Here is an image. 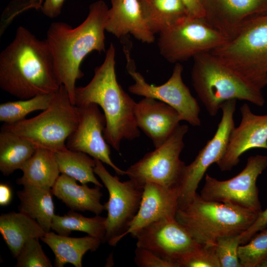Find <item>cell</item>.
Segmentation results:
<instances>
[{
    "instance_id": "2",
    "label": "cell",
    "mask_w": 267,
    "mask_h": 267,
    "mask_svg": "<svg viewBox=\"0 0 267 267\" xmlns=\"http://www.w3.org/2000/svg\"><path fill=\"white\" fill-rule=\"evenodd\" d=\"M109 8L101 0L91 3L86 19L73 28L63 22L49 26L45 39L53 56L59 80L75 105V83L84 73L80 66L92 51H105V31Z\"/></svg>"
},
{
    "instance_id": "34",
    "label": "cell",
    "mask_w": 267,
    "mask_h": 267,
    "mask_svg": "<svg viewBox=\"0 0 267 267\" xmlns=\"http://www.w3.org/2000/svg\"><path fill=\"white\" fill-rule=\"evenodd\" d=\"M178 267H221L214 245L199 244L184 256Z\"/></svg>"
},
{
    "instance_id": "30",
    "label": "cell",
    "mask_w": 267,
    "mask_h": 267,
    "mask_svg": "<svg viewBox=\"0 0 267 267\" xmlns=\"http://www.w3.org/2000/svg\"><path fill=\"white\" fill-rule=\"evenodd\" d=\"M55 93L41 94L27 99L1 103L0 121L5 124L13 123L25 119L26 116L32 112L46 109L51 103Z\"/></svg>"
},
{
    "instance_id": "7",
    "label": "cell",
    "mask_w": 267,
    "mask_h": 267,
    "mask_svg": "<svg viewBox=\"0 0 267 267\" xmlns=\"http://www.w3.org/2000/svg\"><path fill=\"white\" fill-rule=\"evenodd\" d=\"M210 52L262 89L267 85V14L249 21Z\"/></svg>"
},
{
    "instance_id": "4",
    "label": "cell",
    "mask_w": 267,
    "mask_h": 267,
    "mask_svg": "<svg viewBox=\"0 0 267 267\" xmlns=\"http://www.w3.org/2000/svg\"><path fill=\"white\" fill-rule=\"evenodd\" d=\"M258 214L231 203L204 200L197 193L178 207L175 217L195 242L212 245L220 238L241 234Z\"/></svg>"
},
{
    "instance_id": "20",
    "label": "cell",
    "mask_w": 267,
    "mask_h": 267,
    "mask_svg": "<svg viewBox=\"0 0 267 267\" xmlns=\"http://www.w3.org/2000/svg\"><path fill=\"white\" fill-rule=\"evenodd\" d=\"M105 30L117 38L132 35L140 42L151 44L154 34L143 15L139 0H110Z\"/></svg>"
},
{
    "instance_id": "38",
    "label": "cell",
    "mask_w": 267,
    "mask_h": 267,
    "mask_svg": "<svg viewBox=\"0 0 267 267\" xmlns=\"http://www.w3.org/2000/svg\"><path fill=\"white\" fill-rule=\"evenodd\" d=\"M189 15L203 18L204 11L202 0H182Z\"/></svg>"
},
{
    "instance_id": "3",
    "label": "cell",
    "mask_w": 267,
    "mask_h": 267,
    "mask_svg": "<svg viewBox=\"0 0 267 267\" xmlns=\"http://www.w3.org/2000/svg\"><path fill=\"white\" fill-rule=\"evenodd\" d=\"M115 53V48L111 43L103 62L95 68L91 81L84 87H76L75 105L95 103L101 107L106 119L104 137L119 151L123 140L138 137L140 131L135 116L136 102L117 80Z\"/></svg>"
},
{
    "instance_id": "1",
    "label": "cell",
    "mask_w": 267,
    "mask_h": 267,
    "mask_svg": "<svg viewBox=\"0 0 267 267\" xmlns=\"http://www.w3.org/2000/svg\"><path fill=\"white\" fill-rule=\"evenodd\" d=\"M61 84L46 40L19 26L0 54V88L21 99L56 92Z\"/></svg>"
},
{
    "instance_id": "32",
    "label": "cell",
    "mask_w": 267,
    "mask_h": 267,
    "mask_svg": "<svg viewBox=\"0 0 267 267\" xmlns=\"http://www.w3.org/2000/svg\"><path fill=\"white\" fill-rule=\"evenodd\" d=\"M40 238H32L26 242L15 258L17 267H52L50 260L44 252Z\"/></svg>"
},
{
    "instance_id": "15",
    "label": "cell",
    "mask_w": 267,
    "mask_h": 267,
    "mask_svg": "<svg viewBox=\"0 0 267 267\" xmlns=\"http://www.w3.org/2000/svg\"><path fill=\"white\" fill-rule=\"evenodd\" d=\"M95 103L77 106L79 123L75 130L68 137V149L83 152L111 167L119 175H126L125 171L118 168L110 158V149L103 132L106 126L104 114Z\"/></svg>"
},
{
    "instance_id": "37",
    "label": "cell",
    "mask_w": 267,
    "mask_h": 267,
    "mask_svg": "<svg viewBox=\"0 0 267 267\" xmlns=\"http://www.w3.org/2000/svg\"><path fill=\"white\" fill-rule=\"evenodd\" d=\"M66 0H43L41 10L49 18H55L61 13Z\"/></svg>"
},
{
    "instance_id": "25",
    "label": "cell",
    "mask_w": 267,
    "mask_h": 267,
    "mask_svg": "<svg viewBox=\"0 0 267 267\" xmlns=\"http://www.w3.org/2000/svg\"><path fill=\"white\" fill-rule=\"evenodd\" d=\"M145 22L154 34H160L188 15L182 0H139Z\"/></svg>"
},
{
    "instance_id": "39",
    "label": "cell",
    "mask_w": 267,
    "mask_h": 267,
    "mask_svg": "<svg viewBox=\"0 0 267 267\" xmlns=\"http://www.w3.org/2000/svg\"><path fill=\"white\" fill-rule=\"evenodd\" d=\"M12 193L10 187L6 183L0 184V205L6 206L9 204L12 199Z\"/></svg>"
},
{
    "instance_id": "13",
    "label": "cell",
    "mask_w": 267,
    "mask_h": 267,
    "mask_svg": "<svg viewBox=\"0 0 267 267\" xmlns=\"http://www.w3.org/2000/svg\"><path fill=\"white\" fill-rule=\"evenodd\" d=\"M236 104V99H231L222 105V117L215 134L200 150L194 161L186 165L179 186L178 207L185 204L195 195L207 169L223 156L231 133L235 128L233 116Z\"/></svg>"
},
{
    "instance_id": "6",
    "label": "cell",
    "mask_w": 267,
    "mask_h": 267,
    "mask_svg": "<svg viewBox=\"0 0 267 267\" xmlns=\"http://www.w3.org/2000/svg\"><path fill=\"white\" fill-rule=\"evenodd\" d=\"M79 123L77 107L61 85L49 107L30 119L5 124L1 129L10 131L32 142L37 148L54 153L67 150L66 140Z\"/></svg>"
},
{
    "instance_id": "18",
    "label": "cell",
    "mask_w": 267,
    "mask_h": 267,
    "mask_svg": "<svg viewBox=\"0 0 267 267\" xmlns=\"http://www.w3.org/2000/svg\"><path fill=\"white\" fill-rule=\"evenodd\" d=\"M179 191V188L170 189L154 183H146L138 210L121 239L156 221L175 217Z\"/></svg>"
},
{
    "instance_id": "9",
    "label": "cell",
    "mask_w": 267,
    "mask_h": 267,
    "mask_svg": "<svg viewBox=\"0 0 267 267\" xmlns=\"http://www.w3.org/2000/svg\"><path fill=\"white\" fill-rule=\"evenodd\" d=\"M228 40L203 18L187 15L159 34L158 46L165 59L176 64L210 52Z\"/></svg>"
},
{
    "instance_id": "11",
    "label": "cell",
    "mask_w": 267,
    "mask_h": 267,
    "mask_svg": "<svg viewBox=\"0 0 267 267\" xmlns=\"http://www.w3.org/2000/svg\"><path fill=\"white\" fill-rule=\"evenodd\" d=\"M130 48L124 45L126 68L134 83L130 86L131 93L144 97H150L164 102L174 108L179 114L181 121H185L194 127L201 125L199 117L200 108L196 99L184 83L182 74L183 67L176 63L168 80L159 86L149 84L142 75L136 71V67L130 52Z\"/></svg>"
},
{
    "instance_id": "21",
    "label": "cell",
    "mask_w": 267,
    "mask_h": 267,
    "mask_svg": "<svg viewBox=\"0 0 267 267\" xmlns=\"http://www.w3.org/2000/svg\"><path fill=\"white\" fill-rule=\"evenodd\" d=\"M100 187H89L87 184L79 185L77 180L66 175L59 176L51 189L53 195L73 211H89L99 215L105 207L100 202L102 193Z\"/></svg>"
},
{
    "instance_id": "31",
    "label": "cell",
    "mask_w": 267,
    "mask_h": 267,
    "mask_svg": "<svg viewBox=\"0 0 267 267\" xmlns=\"http://www.w3.org/2000/svg\"><path fill=\"white\" fill-rule=\"evenodd\" d=\"M242 267H260L267 260V226L238 247Z\"/></svg>"
},
{
    "instance_id": "27",
    "label": "cell",
    "mask_w": 267,
    "mask_h": 267,
    "mask_svg": "<svg viewBox=\"0 0 267 267\" xmlns=\"http://www.w3.org/2000/svg\"><path fill=\"white\" fill-rule=\"evenodd\" d=\"M37 146L28 139L10 131L0 133V171L8 176L21 169L32 157Z\"/></svg>"
},
{
    "instance_id": "14",
    "label": "cell",
    "mask_w": 267,
    "mask_h": 267,
    "mask_svg": "<svg viewBox=\"0 0 267 267\" xmlns=\"http://www.w3.org/2000/svg\"><path fill=\"white\" fill-rule=\"evenodd\" d=\"M136 246L152 251L178 267V263L199 244L176 220L161 219L143 227L132 235Z\"/></svg>"
},
{
    "instance_id": "23",
    "label": "cell",
    "mask_w": 267,
    "mask_h": 267,
    "mask_svg": "<svg viewBox=\"0 0 267 267\" xmlns=\"http://www.w3.org/2000/svg\"><path fill=\"white\" fill-rule=\"evenodd\" d=\"M20 170L23 175L17 179L18 184L47 190H51L60 173L55 153L43 148H37Z\"/></svg>"
},
{
    "instance_id": "24",
    "label": "cell",
    "mask_w": 267,
    "mask_h": 267,
    "mask_svg": "<svg viewBox=\"0 0 267 267\" xmlns=\"http://www.w3.org/2000/svg\"><path fill=\"white\" fill-rule=\"evenodd\" d=\"M0 232L14 258L26 242L46 233L36 221L21 212L2 214Z\"/></svg>"
},
{
    "instance_id": "10",
    "label": "cell",
    "mask_w": 267,
    "mask_h": 267,
    "mask_svg": "<svg viewBox=\"0 0 267 267\" xmlns=\"http://www.w3.org/2000/svg\"><path fill=\"white\" fill-rule=\"evenodd\" d=\"M94 159V172L109 193L108 200L104 204L107 211L104 241L115 246L121 240L138 210L143 188L130 178L120 181L117 176L108 172L101 161Z\"/></svg>"
},
{
    "instance_id": "26",
    "label": "cell",
    "mask_w": 267,
    "mask_h": 267,
    "mask_svg": "<svg viewBox=\"0 0 267 267\" xmlns=\"http://www.w3.org/2000/svg\"><path fill=\"white\" fill-rule=\"evenodd\" d=\"M17 192L19 211L37 221L45 232L51 229L54 205L51 190L26 186Z\"/></svg>"
},
{
    "instance_id": "5",
    "label": "cell",
    "mask_w": 267,
    "mask_h": 267,
    "mask_svg": "<svg viewBox=\"0 0 267 267\" xmlns=\"http://www.w3.org/2000/svg\"><path fill=\"white\" fill-rule=\"evenodd\" d=\"M193 87L209 114H218L226 101L238 99L263 106L265 99L256 87L210 52L193 57Z\"/></svg>"
},
{
    "instance_id": "22",
    "label": "cell",
    "mask_w": 267,
    "mask_h": 267,
    "mask_svg": "<svg viewBox=\"0 0 267 267\" xmlns=\"http://www.w3.org/2000/svg\"><path fill=\"white\" fill-rule=\"evenodd\" d=\"M40 239L54 253V265L56 267H63L67 263L76 267H82L83 256L88 251L96 250L102 242L101 239L89 235L72 237L50 231L46 232Z\"/></svg>"
},
{
    "instance_id": "40",
    "label": "cell",
    "mask_w": 267,
    "mask_h": 267,
    "mask_svg": "<svg viewBox=\"0 0 267 267\" xmlns=\"http://www.w3.org/2000/svg\"></svg>"
},
{
    "instance_id": "17",
    "label": "cell",
    "mask_w": 267,
    "mask_h": 267,
    "mask_svg": "<svg viewBox=\"0 0 267 267\" xmlns=\"http://www.w3.org/2000/svg\"><path fill=\"white\" fill-rule=\"evenodd\" d=\"M240 124L231 133L225 152L217 163L222 171H230L240 161V157L253 148L267 149V114L253 113L247 103L241 106Z\"/></svg>"
},
{
    "instance_id": "36",
    "label": "cell",
    "mask_w": 267,
    "mask_h": 267,
    "mask_svg": "<svg viewBox=\"0 0 267 267\" xmlns=\"http://www.w3.org/2000/svg\"><path fill=\"white\" fill-rule=\"evenodd\" d=\"M267 226V208L262 210L252 225L239 235L241 244L247 243L253 236Z\"/></svg>"
},
{
    "instance_id": "8",
    "label": "cell",
    "mask_w": 267,
    "mask_h": 267,
    "mask_svg": "<svg viewBox=\"0 0 267 267\" xmlns=\"http://www.w3.org/2000/svg\"><path fill=\"white\" fill-rule=\"evenodd\" d=\"M188 130L186 125H179L163 144L130 166L126 175L143 188L152 182L167 188H179L186 166L179 156Z\"/></svg>"
},
{
    "instance_id": "29",
    "label": "cell",
    "mask_w": 267,
    "mask_h": 267,
    "mask_svg": "<svg viewBox=\"0 0 267 267\" xmlns=\"http://www.w3.org/2000/svg\"><path fill=\"white\" fill-rule=\"evenodd\" d=\"M59 169L61 174L71 177L82 184L91 182L103 187L95 176V161L88 154L81 151L67 149L55 153Z\"/></svg>"
},
{
    "instance_id": "28",
    "label": "cell",
    "mask_w": 267,
    "mask_h": 267,
    "mask_svg": "<svg viewBox=\"0 0 267 267\" xmlns=\"http://www.w3.org/2000/svg\"><path fill=\"white\" fill-rule=\"evenodd\" d=\"M51 229L57 234L69 236L73 231L84 232L104 241L106 233V217L96 215L86 217L73 210L63 216L53 217Z\"/></svg>"
},
{
    "instance_id": "12",
    "label": "cell",
    "mask_w": 267,
    "mask_h": 267,
    "mask_svg": "<svg viewBox=\"0 0 267 267\" xmlns=\"http://www.w3.org/2000/svg\"><path fill=\"white\" fill-rule=\"evenodd\" d=\"M267 168V156L256 155L248 158L246 165L236 176L220 180L206 175L200 195L204 200L231 203L260 213L262 206L256 182Z\"/></svg>"
},
{
    "instance_id": "35",
    "label": "cell",
    "mask_w": 267,
    "mask_h": 267,
    "mask_svg": "<svg viewBox=\"0 0 267 267\" xmlns=\"http://www.w3.org/2000/svg\"><path fill=\"white\" fill-rule=\"evenodd\" d=\"M134 253V261L139 267H175L173 263L150 250L136 246Z\"/></svg>"
},
{
    "instance_id": "16",
    "label": "cell",
    "mask_w": 267,
    "mask_h": 267,
    "mask_svg": "<svg viewBox=\"0 0 267 267\" xmlns=\"http://www.w3.org/2000/svg\"><path fill=\"white\" fill-rule=\"evenodd\" d=\"M203 18L228 39L252 19L267 14V0H202Z\"/></svg>"
},
{
    "instance_id": "33",
    "label": "cell",
    "mask_w": 267,
    "mask_h": 267,
    "mask_svg": "<svg viewBox=\"0 0 267 267\" xmlns=\"http://www.w3.org/2000/svg\"><path fill=\"white\" fill-rule=\"evenodd\" d=\"M239 235L220 238L214 244L221 267H242L238 257Z\"/></svg>"
},
{
    "instance_id": "19",
    "label": "cell",
    "mask_w": 267,
    "mask_h": 267,
    "mask_svg": "<svg viewBox=\"0 0 267 267\" xmlns=\"http://www.w3.org/2000/svg\"><path fill=\"white\" fill-rule=\"evenodd\" d=\"M135 116L138 128L151 140L155 148L167 140L181 121L172 107L150 97H144L136 103Z\"/></svg>"
}]
</instances>
